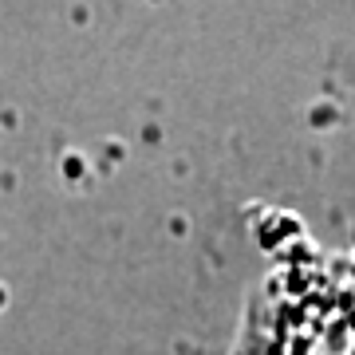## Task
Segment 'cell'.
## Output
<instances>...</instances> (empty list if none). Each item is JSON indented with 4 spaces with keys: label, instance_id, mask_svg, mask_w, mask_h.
Here are the masks:
<instances>
[{
    "label": "cell",
    "instance_id": "6da1fadb",
    "mask_svg": "<svg viewBox=\"0 0 355 355\" xmlns=\"http://www.w3.org/2000/svg\"><path fill=\"white\" fill-rule=\"evenodd\" d=\"M237 355H355V277L320 257L272 268L245 312Z\"/></svg>",
    "mask_w": 355,
    "mask_h": 355
}]
</instances>
